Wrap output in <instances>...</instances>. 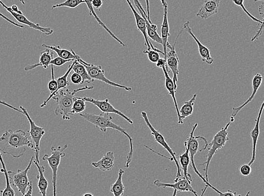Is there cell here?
Instances as JSON below:
<instances>
[{
	"mask_svg": "<svg viewBox=\"0 0 264 196\" xmlns=\"http://www.w3.org/2000/svg\"><path fill=\"white\" fill-rule=\"evenodd\" d=\"M124 173H125V171L123 169H120L118 171L117 179L111 186V193L114 196H121L125 193V187L122 182V177Z\"/></svg>",
	"mask_w": 264,
	"mask_h": 196,
	"instance_id": "obj_29",
	"label": "cell"
},
{
	"mask_svg": "<svg viewBox=\"0 0 264 196\" xmlns=\"http://www.w3.org/2000/svg\"><path fill=\"white\" fill-rule=\"evenodd\" d=\"M29 190L27 191V193H26L25 196H33V182L31 181L30 182L29 187H28V189Z\"/></svg>",
	"mask_w": 264,
	"mask_h": 196,
	"instance_id": "obj_46",
	"label": "cell"
},
{
	"mask_svg": "<svg viewBox=\"0 0 264 196\" xmlns=\"http://www.w3.org/2000/svg\"><path fill=\"white\" fill-rule=\"evenodd\" d=\"M160 1H161L163 6L165 5V3L166 2V0H160Z\"/></svg>",
	"mask_w": 264,
	"mask_h": 196,
	"instance_id": "obj_50",
	"label": "cell"
},
{
	"mask_svg": "<svg viewBox=\"0 0 264 196\" xmlns=\"http://www.w3.org/2000/svg\"><path fill=\"white\" fill-rule=\"evenodd\" d=\"M190 136L189 135L187 141L185 142L186 150L185 153L179 155V162L181 165L182 169L183 171L184 177L188 180L190 183L192 182L191 175L189 173V167L190 165V157L189 151V145L190 142Z\"/></svg>",
	"mask_w": 264,
	"mask_h": 196,
	"instance_id": "obj_21",
	"label": "cell"
},
{
	"mask_svg": "<svg viewBox=\"0 0 264 196\" xmlns=\"http://www.w3.org/2000/svg\"><path fill=\"white\" fill-rule=\"evenodd\" d=\"M114 155L113 151H108L98 162H92L91 165L100 170L111 171L114 166Z\"/></svg>",
	"mask_w": 264,
	"mask_h": 196,
	"instance_id": "obj_22",
	"label": "cell"
},
{
	"mask_svg": "<svg viewBox=\"0 0 264 196\" xmlns=\"http://www.w3.org/2000/svg\"><path fill=\"white\" fill-rule=\"evenodd\" d=\"M162 68L165 78V85L166 89L168 92H169V95L171 96V98H173L176 111H177V113L178 123L180 124V125H182V124H183V121L181 119V117H180L179 106L177 98H176L175 97L176 91L175 90L174 84L173 79L170 77L169 75V70H168L169 68H168L167 65Z\"/></svg>",
	"mask_w": 264,
	"mask_h": 196,
	"instance_id": "obj_20",
	"label": "cell"
},
{
	"mask_svg": "<svg viewBox=\"0 0 264 196\" xmlns=\"http://www.w3.org/2000/svg\"><path fill=\"white\" fill-rule=\"evenodd\" d=\"M35 157H32L29 165L24 170H18L17 173L9 171L10 182L11 185L16 188L23 196H25L27 193L28 187L30 181L28 177V173L31 169L32 164L34 161Z\"/></svg>",
	"mask_w": 264,
	"mask_h": 196,
	"instance_id": "obj_8",
	"label": "cell"
},
{
	"mask_svg": "<svg viewBox=\"0 0 264 196\" xmlns=\"http://www.w3.org/2000/svg\"><path fill=\"white\" fill-rule=\"evenodd\" d=\"M153 185L158 188H171L174 190L173 196L177 195V193L183 192H189L195 196H198L197 191H195L191 186L190 183L185 177L180 178L178 181L174 183H162L157 179L154 181Z\"/></svg>",
	"mask_w": 264,
	"mask_h": 196,
	"instance_id": "obj_12",
	"label": "cell"
},
{
	"mask_svg": "<svg viewBox=\"0 0 264 196\" xmlns=\"http://www.w3.org/2000/svg\"><path fill=\"white\" fill-rule=\"evenodd\" d=\"M133 1L134 2L135 6H137V9L139 10V13H141V12H143L144 14H145V15L146 16V17L147 18V14L146 11H145V9H144L141 2H139V0H133Z\"/></svg>",
	"mask_w": 264,
	"mask_h": 196,
	"instance_id": "obj_43",
	"label": "cell"
},
{
	"mask_svg": "<svg viewBox=\"0 0 264 196\" xmlns=\"http://www.w3.org/2000/svg\"><path fill=\"white\" fill-rule=\"evenodd\" d=\"M20 109L23 111L24 115L26 116L30 122V130L28 133H29L35 145V149L34 150L35 155V159L39 163L40 142H41L44 135L45 134V131L44 130L43 127H39L36 125V123L31 118L29 113H28L26 108L21 106H20Z\"/></svg>",
	"mask_w": 264,
	"mask_h": 196,
	"instance_id": "obj_10",
	"label": "cell"
},
{
	"mask_svg": "<svg viewBox=\"0 0 264 196\" xmlns=\"http://www.w3.org/2000/svg\"><path fill=\"white\" fill-rule=\"evenodd\" d=\"M263 78L261 74L257 73L255 75L253 82H252V85H253V93H252L250 98L246 100V101L244 102L242 105L237 107H234L233 108V113H232V117H235L240 111H241L243 107H245L248 104L252 101L255 97L256 94H257L260 87H261Z\"/></svg>",
	"mask_w": 264,
	"mask_h": 196,
	"instance_id": "obj_19",
	"label": "cell"
},
{
	"mask_svg": "<svg viewBox=\"0 0 264 196\" xmlns=\"http://www.w3.org/2000/svg\"><path fill=\"white\" fill-rule=\"evenodd\" d=\"M86 101L82 97H75L74 103L72 107L70 115L82 113L86 108Z\"/></svg>",
	"mask_w": 264,
	"mask_h": 196,
	"instance_id": "obj_34",
	"label": "cell"
},
{
	"mask_svg": "<svg viewBox=\"0 0 264 196\" xmlns=\"http://www.w3.org/2000/svg\"><path fill=\"white\" fill-rule=\"evenodd\" d=\"M76 61L82 64L86 67L88 74L90 77L94 80H98V81H101L108 85L111 86L119 88L127 91H131L132 90L131 87H127L119 85V84L110 81L108 79L105 75V71L102 69V67L100 65H95L93 63H89L84 61L80 56L75 53Z\"/></svg>",
	"mask_w": 264,
	"mask_h": 196,
	"instance_id": "obj_7",
	"label": "cell"
},
{
	"mask_svg": "<svg viewBox=\"0 0 264 196\" xmlns=\"http://www.w3.org/2000/svg\"><path fill=\"white\" fill-rule=\"evenodd\" d=\"M84 2L86 4L87 6L88 7V9L89 10V14L91 16V17H93L96 21H97V22L99 23V25H101L103 28V29H105L108 33L110 34L111 37L114 39L115 41H117L120 45H121L123 47H126V45L125 43H123L121 40L119 39L112 32L109 28H108L105 23H104L98 17V16L97 15V13H95V11L94 10V7L93 6H92L91 3L90 1V0H83Z\"/></svg>",
	"mask_w": 264,
	"mask_h": 196,
	"instance_id": "obj_26",
	"label": "cell"
},
{
	"mask_svg": "<svg viewBox=\"0 0 264 196\" xmlns=\"http://www.w3.org/2000/svg\"><path fill=\"white\" fill-rule=\"evenodd\" d=\"M146 5H147V19L148 21L151 23L152 24V22L151 20L150 17V0H146Z\"/></svg>",
	"mask_w": 264,
	"mask_h": 196,
	"instance_id": "obj_47",
	"label": "cell"
},
{
	"mask_svg": "<svg viewBox=\"0 0 264 196\" xmlns=\"http://www.w3.org/2000/svg\"><path fill=\"white\" fill-rule=\"evenodd\" d=\"M232 1H233V2L235 3L236 5L241 7L244 12H245V13L248 16H249L251 19H253L254 22H257L259 24H262L264 23V20L261 21V20L255 17L254 16L252 15L249 13V11H248L245 5H244V1H245V0H232Z\"/></svg>",
	"mask_w": 264,
	"mask_h": 196,
	"instance_id": "obj_36",
	"label": "cell"
},
{
	"mask_svg": "<svg viewBox=\"0 0 264 196\" xmlns=\"http://www.w3.org/2000/svg\"><path fill=\"white\" fill-rule=\"evenodd\" d=\"M73 71L75 73H77L81 76L82 78V85L84 83H93L95 81L93 79H92L89 74H88L85 66L82 64L76 61L74 67Z\"/></svg>",
	"mask_w": 264,
	"mask_h": 196,
	"instance_id": "obj_31",
	"label": "cell"
},
{
	"mask_svg": "<svg viewBox=\"0 0 264 196\" xmlns=\"http://www.w3.org/2000/svg\"><path fill=\"white\" fill-rule=\"evenodd\" d=\"M197 97V94H194L193 97H192L189 100H187V101L183 103L181 109L179 110L180 117H181V118L183 121L184 119L189 117L190 115L193 114L194 103Z\"/></svg>",
	"mask_w": 264,
	"mask_h": 196,
	"instance_id": "obj_28",
	"label": "cell"
},
{
	"mask_svg": "<svg viewBox=\"0 0 264 196\" xmlns=\"http://www.w3.org/2000/svg\"><path fill=\"white\" fill-rule=\"evenodd\" d=\"M0 17L4 19V20H5V21H6L7 22H9L10 24H11V25H13L17 27L21 28V29H24V26L23 25H19V24L15 23L13 21H11V19L6 17V16L4 15L1 13H0Z\"/></svg>",
	"mask_w": 264,
	"mask_h": 196,
	"instance_id": "obj_44",
	"label": "cell"
},
{
	"mask_svg": "<svg viewBox=\"0 0 264 196\" xmlns=\"http://www.w3.org/2000/svg\"><path fill=\"white\" fill-rule=\"evenodd\" d=\"M183 29L185 30L187 33H189L192 38H193L197 43L198 47V50L200 55L202 58V61L206 62L208 65H211L214 63V59L211 55V51L208 48L204 45L199 41V40L195 37L194 34L192 32L191 29L190 27V22L187 21L185 23L183 26Z\"/></svg>",
	"mask_w": 264,
	"mask_h": 196,
	"instance_id": "obj_16",
	"label": "cell"
},
{
	"mask_svg": "<svg viewBox=\"0 0 264 196\" xmlns=\"http://www.w3.org/2000/svg\"><path fill=\"white\" fill-rule=\"evenodd\" d=\"M264 107V102L263 101L261 107H260L258 117L257 119H256L255 125L254 129L251 131L250 134L252 141H253V153H252V157L250 161L249 162V163H248V165L250 166L253 165L256 160V151H257V143L260 134V121H261Z\"/></svg>",
	"mask_w": 264,
	"mask_h": 196,
	"instance_id": "obj_18",
	"label": "cell"
},
{
	"mask_svg": "<svg viewBox=\"0 0 264 196\" xmlns=\"http://www.w3.org/2000/svg\"><path fill=\"white\" fill-rule=\"evenodd\" d=\"M27 147L35 149L29 134L22 130H7L0 137V151L14 158L22 157L26 153Z\"/></svg>",
	"mask_w": 264,
	"mask_h": 196,
	"instance_id": "obj_1",
	"label": "cell"
},
{
	"mask_svg": "<svg viewBox=\"0 0 264 196\" xmlns=\"http://www.w3.org/2000/svg\"><path fill=\"white\" fill-rule=\"evenodd\" d=\"M71 80L74 85H82V78L81 76L77 73H74L71 75Z\"/></svg>",
	"mask_w": 264,
	"mask_h": 196,
	"instance_id": "obj_39",
	"label": "cell"
},
{
	"mask_svg": "<svg viewBox=\"0 0 264 196\" xmlns=\"http://www.w3.org/2000/svg\"><path fill=\"white\" fill-rule=\"evenodd\" d=\"M0 4L20 23L29 26L31 29L41 32V33L47 36L51 35L54 33V30L51 29V28L40 26L39 24H36L30 21L23 14H19L11 10L10 7L6 6L1 0H0Z\"/></svg>",
	"mask_w": 264,
	"mask_h": 196,
	"instance_id": "obj_15",
	"label": "cell"
},
{
	"mask_svg": "<svg viewBox=\"0 0 264 196\" xmlns=\"http://www.w3.org/2000/svg\"><path fill=\"white\" fill-rule=\"evenodd\" d=\"M0 105L5 106H6L7 107L10 108V109H11L12 110H15L16 111H18V113L22 114L24 115L23 111L22 110H21V109L19 110V109H18V108L15 107H14L13 106H12L11 105H10V104L6 102L5 101H2V100H0Z\"/></svg>",
	"mask_w": 264,
	"mask_h": 196,
	"instance_id": "obj_42",
	"label": "cell"
},
{
	"mask_svg": "<svg viewBox=\"0 0 264 196\" xmlns=\"http://www.w3.org/2000/svg\"><path fill=\"white\" fill-rule=\"evenodd\" d=\"M51 80L49 82V83H48V89H49L50 92V95L49 96V97L47 98L46 101H44V102L42 104H41V106H40V107H44L47 105V104L48 103V102H49L52 97H53V96L54 94L55 93V92L57 91V90L58 83L57 82V80H55V79L54 66L51 65Z\"/></svg>",
	"mask_w": 264,
	"mask_h": 196,
	"instance_id": "obj_33",
	"label": "cell"
},
{
	"mask_svg": "<svg viewBox=\"0 0 264 196\" xmlns=\"http://www.w3.org/2000/svg\"><path fill=\"white\" fill-rule=\"evenodd\" d=\"M231 122L230 121L228 122L225 127L218 132L214 136L213 140L209 145L208 153L205 156L206 161L201 165H205L204 169L205 174V179L208 183H210L209 179V169L210 164L213 159L214 156L217 153L218 150H221L225 147L227 142L229 141V138L227 137L228 132L227 129L230 125Z\"/></svg>",
	"mask_w": 264,
	"mask_h": 196,
	"instance_id": "obj_4",
	"label": "cell"
},
{
	"mask_svg": "<svg viewBox=\"0 0 264 196\" xmlns=\"http://www.w3.org/2000/svg\"><path fill=\"white\" fill-rule=\"evenodd\" d=\"M83 98L85 99L86 102H90L98 107L103 113L109 114L113 113L120 116V117L126 120L127 122L131 124V125H133L134 123V122L132 121V119L128 117L127 115L123 114L121 111H120L118 109H115V108L110 102L109 99L107 98L105 100H98L89 97H83Z\"/></svg>",
	"mask_w": 264,
	"mask_h": 196,
	"instance_id": "obj_13",
	"label": "cell"
},
{
	"mask_svg": "<svg viewBox=\"0 0 264 196\" xmlns=\"http://www.w3.org/2000/svg\"><path fill=\"white\" fill-rule=\"evenodd\" d=\"M67 147V145L64 146L63 147L58 146L57 148L53 146L51 147V154L50 155L45 154L42 157L43 161H46L48 162L52 172H53L52 183H53L54 196H57L58 167L60 163H61V159L65 157L66 155L65 150Z\"/></svg>",
	"mask_w": 264,
	"mask_h": 196,
	"instance_id": "obj_5",
	"label": "cell"
},
{
	"mask_svg": "<svg viewBox=\"0 0 264 196\" xmlns=\"http://www.w3.org/2000/svg\"><path fill=\"white\" fill-rule=\"evenodd\" d=\"M74 60L75 59H66L60 57H58L51 60L50 62V65H53L58 67L62 66L68 62H73Z\"/></svg>",
	"mask_w": 264,
	"mask_h": 196,
	"instance_id": "obj_38",
	"label": "cell"
},
{
	"mask_svg": "<svg viewBox=\"0 0 264 196\" xmlns=\"http://www.w3.org/2000/svg\"><path fill=\"white\" fill-rule=\"evenodd\" d=\"M197 126L198 123H195L193 128H192V130L190 133V139L189 145V151L190 161L191 162V166L192 168H193L195 173L198 176L199 178H201L202 179V181L204 183L206 184V187L205 189V190H206L208 188H211V189H213L215 192H217V193L219 195L222 196L223 193H222V192L221 191H219L218 189H216L215 187L212 186L210 183H208L206 181L205 178L203 177L202 174L199 173L197 167H196L195 166L194 162V157L195 155L197 154L199 149L198 139H199V137H194V133L195 129H197Z\"/></svg>",
	"mask_w": 264,
	"mask_h": 196,
	"instance_id": "obj_9",
	"label": "cell"
},
{
	"mask_svg": "<svg viewBox=\"0 0 264 196\" xmlns=\"http://www.w3.org/2000/svg\"><path fill=\"white\" fill-rule=\"evenodd\" d=\"M222 0H206L196 15L202 19H207L218 12Z\"/></svg>",
	"mask_w": 264,
	"mask_h": 196,
	"instance_id": "obj_17",
	"label": "cell"
},
{
	"mask_svg": "<svg viewBox=\"0 0 264 196\" xmlns=\"http://www.w3.org/2000/svg\"><path fill=\"white\" fill-rule=\"evenodd\" d=\"M141 115L144 121H145L146 123L147 126L149 127L151 132V135L153 136L155 141L163 147L164 149L169 152V153L171 155V161L175 162L177 168V176H176V178L174 180V182L178 181V180L182 177V174L181 167V166H180L179 161L177 157V154H176L175 152L172 149L171 147L168 145V143L166 142L163 136L160 133L159 131L155 130L154 127L152 126L146 112L142 111Z\"/></svg>",
	"mask_w": 264,
	"mask_h": 196,
	"instance_id": "obj_6",
	"label": "cell"
},
{
	"mask_svg": "<svg viewBox=\"0 0 264 196\" xmlns=\"http://www.w3.org/2000/svg\"><path fill=\"white\" fill-rule=\"evenodd\" d=\"M167 8L168 5L166 2L165 5L163 6V18L161 26V38L163 42V53L165 54V58L167 53V43H168V39L170 36V28L169 22H168L167 17Z\"/></svg>",
	"mask_w": 264,
	"mask_h": 196,
	"instance_id": "obj_24",
	"label": "cell"
},
{
	"mask_svg": "<svg viewBox=\"0 0 264 196\" xmlns=\"http://www.w3.org/2000/svg\"><path fill=\"white\" fill-rule=\"evenodd\" d=\"M185 31L183 29L178 35L177 38H176L175 43L173 46L170 45L169 42L167 43L166 47L167 49H169V51H167L166 56L165 59L166 60V65L168 68L171 70L172 73L173 74V81L174 84L175 90L177 91L178 86L177 83L178 81V75L179 73V59L178 56L175 50V46L177 44L178 39L179 38L180 36L183 33V31Z\"/></svg>",
	"mask_w": 264,
	"mask_h": 196,
	"instance_id": "obj_11",
	"label": "cell"
},
{
	"mask_svg": "<svg viewBox=\"0 0 264 196\" xmlns=\"http://www.w3.org/2000/svg\"><path fill=\"white\" fill-rule=\"evenodd\" d=\"M33 162L35 165L38 167L39 173L38 175L37 176V178L38 180V188L39 191V194L43 196H46L49 183H48L45 175H44V173L45 172V167L43 166H40L39 163L36 161L35 159Z\"/></svg>",
	"mask_w": 264,
	"mask_h": 196,
	"instance_id": "obj_25",
	"label": "cell"
},
{
	"mask_svg": "<svg viewBox=\"0 0 264 196\" xmlns=\"http://www.w3.org/2000/svg\"><path fill=\"white\" fill-rule=\"evenodd\" d=\"M0 162L1 163L2 169L1 171L4 174L5 176L6 180V187L5 189L1 191V195L2 196H15V193L14 190L13 189V188L11 187V185L10 182L9 174V171L7 170L6 167L5 165V162H4L1 152L0 151Z\"/></svg>",
	"mask_w": 264,
	"mask_h": 196,
	"instance_id": "obj_27",
	"label": "cell"
},
{
	"mask_svg": "<svg viewBox=\"0 0 264 196\" xmlns=\"http://www.w3.org/2000/svg\"><path fill=\"white\" fill-rule=\"evenodd\" d=\"M85 2L83 0H66V1L62 2L61 3L56 4L51 7V10H53L57 8L66 7L71 8V9H74V8L77 7L82 3H84Z\"/></svg>",
	"mask_w": 264,
	"mask_h": 196,
	"instance_id": "obj_35",
	"label": "cell"
},
{
	"mask_svg": "<svg viewBox=\"0 0 264 196\" xmlns=\"http://www.w3.org/2000/svg\"><path fill=\"white\" fill-rule=\"evenodd\" d=\"M53 52L51 51L49 49H46L45 50L41 53L39 57V61L37 64L34 65H27L25 67L26 71L33 70L38 67H42L45 69H48L50 65V62L53 59Z\"/></svg>",
	"mask_w": 264,
	"mask_h": 196,
	"instance_id": "obj_23",
	"label": "cell"
},
{
	"mask_svg": "<svg viewBox=\"0 0 264 196\" xmlns=\"http://www.w3.org/2000/svg\"><path fill=\"white\" fill-rule=\"evenodd\" d=\"M79 115L82 117L85 121L91 123L92 125L98 128L103 133H106L107 129H111L119 131L126 136L129 141L130 150L127 155L125 167L127 169L129 168L133 157L134 147L133 139L127 133V131L123 128L113 123V117H111L109 113H103L97 115L94 113H81L79 114Z\"/></svg>",
	"mask_w": 264,
	"mask_h": 196,
	"instance_id": "obj_2",
	"label": "cell"
},
{
	"mask_svg": "<svg viewBox=\"0 0 264 196\" xmlns=\"http://www.w3.org/2000/svg\"><path fill=\"white\" fill-rule=\"evenodd\" d=\"M20 2H21L23 5H26V3H25V0H19Z\"/></svg>",
	"mask_w": 264,
	"mask_h": 196,
	"instance_id": "obj_52",
	"label": "cell"
},
{
	"mask_svg": "<svg viewBox=\"0 0 264 196\" xmlns=\"http://www.w3.org/2000/svg\"><path fill=\"white\" fill-rule=\"evenodd\" d=\"M93 89V86H86L75 90L73 92L68 89L67 88L59 90L51 98L55 100L58 105L57 107L55 108L54 113L57 116L61 115L63 120L69 121L71 119L70 113L73 105L74 98L75 97V95L79 92Z\"/></svg>",
	"mask_w": 264,
	"mask_h": 196,
	"instance_id": "obj_3",
	"label": "cell"
},
{
	"mask_svg": "<svg viewBox=\"0 0 264 196\" xmlns=\"http://www.w3.org/2000/svg\"><path fill=\"white\" fill-rule=\"evenodd\" d=\"M104 0H91L90 2L94 9H101L103 6Z\"/></svg>",
	"mask_w": 264,
	"mask_h": 196,
	"instance_id": "obj_41",
	"label": "cell"
},
{
	"mask_svg": "<svg viewBox=\"0 0 264 196\" xmlns=\"http://www.w3.org/2000/svg\"><path fill=\"white\" fill-rule=\"evenodd\" d=\"M91 1V0H90V1Z\"/></svg>",
	"mask_w": 264,
	"mask_h": 196,
	"instance_id": "obj_53",
	"label": "cell"
},
{
	"mask_svg": "<svg viewBox=\"0 0 264 196\" xmlns=\"http://www.w3.org/2000/svg\"><path fill=\"white\" fill-rule=\"evenodd\" d=\"M10 9H11V10H13V11L16 12V13L21 14H23V12L21 10L19 9V8L17 5H12L11 7H10Z\"/></svg>",
	"mask_w": 264,
	"mask_h": 196,
	"instance_id": "obj_48",
	"label": "cell"
},
{
	"mask_svg": "<svg viewBox=\"0 0 264 196\" xmlns=\"http://www.w3.org/2000/svg\"><path fill=\"white\" fill-rule=\"evenodd\" d=\"M240 196L239 195H237V193H235V192L231 191L230 190H228V191L226 192V193H223L222 196Z\"/></svg>",
	"mask_w": 264,
	"mask_h": 196,
	"instance_id": "obj_49",
	"label": "cell"
},
{
	"mask_svg": "<svg viewBox=\"0 0 264 196\" xmlns=\"http://www.w3.org/2000/svg\"><path fill=\"white\" fill-rule=\"evenodd\" d=\"M144 54H147L150 61L153 63H156L160 58L158 52L152 49L145 50L143 51Z\"/></svg>",
	"mask_w": 264,
	"mask_h": 196,
	"instance_id": "obj_37",
	"label": "cell"
},
{
	"mask_svg": "<svg viewBox=\"0 0 264 196\" xmlns=\"http://www.w3.org/2000/svg\"><path fill=\"white\" fill-rule=\"evenodd\" d=\"M251 166L245 164L240 167V173L243 176H249L252 173Z\"/></svg>",
	"mask_w": 264,
	"mask_h": 196,
	"instance_id": "obj_40",
	"label": "cell"
},
{
	"mask_svg": "<svg viewBox=\"0 0 264 196\" xmlns=\"http://www.w3.org/2000/svg\"><path fill=\"white\" fill-rule=\"evenodd\" d=\"M83 196H93L94 195L93 194H92L86 193L85 194H84Z\"/></svg>",
	"mask_w": 264,
	"mask_h": 196,
	"instance_id": "obj_51",
	"label": "cell"
},
{
	"mask_svg": "<svg viewBox=\"0 0 264 196\" xmlns=\"http://www.w3.org/2000/svg\"><path fill=\"white\" fill-rule=\"evenodd\" d=\"M141 15L144 19H145L147 26V33L148 37L150 38L152 41L159 44V45H163L162 40L161 37L158 35L157 31H155L152 29L151 24L148 21L147 18L143 12H141Z\"/></svg>",
	"mask_w": 264,
	"mask_h": 196,
	"instance_id": "obj_32",
	"label": "cell"
},
{
	"mask_svg": "<svg viewBox=\"0 0 264 196\" xmlns=\"http://www.w3.org/2000/svg\"><path fill=\"white\" fill-rule=\"evenodd\" d=\"M126 1L130 7L132 12H133L135 19L136 25H137L138 30L141 32L143 34L144 38H145V46L147 47V49H152L158 51V53H161L163 55H165L163 51L157 49V48H155L150 41L147 33V26L145 19H144L142 16L141 14H139L138 12L135 10L133 4H132L130 0H126Z\"/></svg>",
	"mask_w": 264,
	"mask_h": 196,
	"instance_id": "obj_14",
	"label": "cell"
},
{
	"mask_svg": "<svg viewBox=\"0 0 264 196\" xmlns=\"http://www.w3.org/2000/svg\"><path fill=\"white\" fill-rule=\"evenodd\" d=\"M42 47L46 48V49H49L55 52L58 55V57H61L66 59H75V53L73 49L71 51L65 49H61V47L48 46L43 44Z\"/></svg>",
	"mask_w": 264,
	"mask_h": 196,
	"instance_id": "obj_30",
	"label": "cell"
},
{
	"mask_svg": "<svg viewBox=\"0 0 264 196\" xmlns=\"http://www.w3.org/2000/svg\"><path fill=\"white\" fill-rule=\"evenodd\" d=\"M166 60L164 58H160L157 62H156V66L160 68H162L164 66H166Z\"/></svg>",
	"mask_w": 264,
	"mask_h": 196,
	"instance_id": "obj_45",
	"label": "cell"
}]
</instances>
